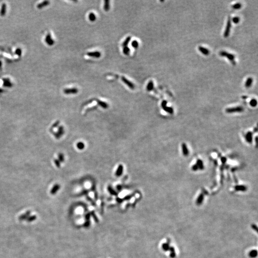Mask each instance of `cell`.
<instances>
[{"label":"cell","instance_id":"1","mask_svg":"<svg viewBox=\"0 0 258 258\" xmlns=\"http://www.w3.org/2000/svg\"><path fill=\"white\" fill-rule=\"evenodd\" d=\"M219 55L221 57H226L234 66L236 65V63L235 60V56L234 54L224 51H222L219 52Z\"/></svg>","mask_w":258,"mask_h":258},{"label":"cell","instance_id":"2","mask_svg":"<svg viewBox=\"0 0 258 258\" xmlns=\"http://www.w3.org/2000/svg\"><path fill=\"white\" fill-rule=\"evenodd\" d=\"M231 27V19L230 17H229L227 21L225 31L224 33V36L225 38L228 37L229 36Z\"/></svg>","mask_w":258,"mask_h":258},{"label":"cell","instance_id":"3","mask_svg":"<svg viewBox=\"0 0 258 258\" xmlns=\"http://www.w3.org/2000/svg\"><path fill=\"white\" fill-rule=\"evenodd\" d=\"M243 108L241 106H238L235 108H228L226 109V112L228 113H234V112H243Z\"/></svg>","mask_w":258,"mask_h":258},{"label":"cell","instance_id":"4","mask_svg":"<svg viewBox=\"0 0 258 258\" xmlns=\"http://www.w3.org/2000/svg\"><path fill=\"white\" fill-rule=\"evenodd\" d=\"M167 101L163 100L161 104L162 107L165 112H167L169 113H172L173 112V109L172 108L167 107Z\"/></svg>","mask_w":258,"mask_h":258},{"label":"cell","instance_id":"5","mask_svg":"<svg viewBox=\"0 0 258 258\" xmlns=\"http://www.w3.org/2000/svg\"><path fill=\"white\" fill-rule=\"evenodd\" d=\"M121 80L124 82L127 86H128L131 89H134L135 88V86L131 82V81H129L128 79H127L126 78L124 77H121Z\"/></svg>","mask_w":258,"mask_h":258},{"label":"cell","instance_id":"6","mask_svg":"<svg viewBox=\"0 0 258 258\" xmlns=\"http://www.w3.org/2000/svg\"><path fill=\"white\" fill-rule=\"evenodd\" d=\"M64 93L66 94H76L78 93V89L76 88H66L64 89Z\"/></svg>","mask_w":258,"mask_h":258},{"label":"cell","instance_id":"7","mask_svg":"<svg viewBox=\"0 0 258 258\" xmlns=\"http://www.w3.org/2000/svg\"><path fill=\"white\" fill-rule=\"evenodd\" d=\"M45 41L46 43L50 46H53L54 44V40L52 39L51 34L50 33H48L46 37L45 38Z\"/></svg>","mask_w":258,"mask_h":258},{"label":"cell","instance_id":"8","mask_svg":"<svg viewBox=\"0 0 258 258\" xmlns=\"http://www.w3.org/2000/svg\"><path fill=\"white\" fill-rule=\"evenodd\" d=\"M87 55L90 57H93L95 58H100L101 56V53L99 51L95 52H90L87 53Z\"/></svg>","mask_w":258,"mask_h":258},{"label":"cell","instance_id":"9","mask_svg":"<svg viewBox=\"0 0 258 258\" xmlns=\"http://www.w3.org/2000/svg\"><path fill=\"white\" fill-rule=\"evenodd\" d=\"M198 50L200 52H201L204 55H205V56H208L210 53V51L208 49L202 47L201 46H199L198 47Z\"/></svg>","mask_w":258,"mask_h":258},{"label":"cell","instance_id":"10","mask_svg":"<svg viewBox=\"0 0 258 258\" xmlns=\"http://www.w3.org/2000/svg\"><path fill=\"white\" fill-rule=\"evenodd\" d=\"M7 11V5L5 3H3L1 6V10H0V15L2 16H5Z\"/></svg>","mask_w":258,"mask_h":258},{"label":"cell","instance_id":"11","mask_svg":"<svg viewBox=\"0 0 258 258\" xmlns=\"http://www.w3.org/2000/svg\"><path fill=\"white\" fill-rule=\"evenodd\" d=\"M123 166L121 164H120L119 165V166L118 167L117 169L116 170V174H115L116 176L118 177L121 176L123 173Z\"/></svg>","mask_w":258,"mask_h":258},{"label":"cell","instance_id":"12","mask_svg":"<svg viewBox=\"0 0 258 258\" xmlns=\"http://www.w3.org/2000/svg\"><path fill=\"white\" fill-rule=\"evenodd\" d=\"M49 4H50V2L49 1H44L37 5V8L39 9H41L43 8L44 7L49 5Z\"/></svg>","mask_w":258,"mask_h":258},{"label":"cell","instance_id":"13","mask_svg":"<svg viewBox=\"0 0 258 258\" xmlns=\"http://www.w3.org/2000/svg\"><path fill=\"white\" fill-rule=\"evenodd\" d=\"M154 88V84L152 80H150L146 86V89L147 91H151Z\"/></svg>","mask_w":258,"mask_h":258},{"label":"cell","instance_id":"14","mask_svg":"<svg viewBox=\"0 0 258 258\" xmlns=\"http://www.w3.org/2000/svg\"><path fill=\"white\" fill-rule=\"evenodd\" d=\"M97 101L98 104H99V105H100V107H101L103 108H107L108 107V104L107 103H106L104 101H102L99 100H97Z\"/></svg>","mask_w":258,"mask_h":258},{"label":"cell","instance_id":"15","mask_svg":"<svg viewBox=\"0 0 258 258\" xmlns=\"http://www.w3.org/2000/svg\"><path fill=\"white\" fill-rule=\"evenodd\" d=\"M252 82H253V79L252 78H249L246 82H245V86L247 88H249L250 87L252 84Z\"/></svg>","mask_w":258,"mask_h":258},{"label":"cell","instance_id":"16","mask_svg":"<svg viewBox=\"0 0 258 258\" xmlns=\"http://www.w3.org/2000/svg\"><path fill=\"white\" fill-rule=\"evenodd\" d=\"M63 133H64V128L63 127L61 126L59 128L58 132L56 134H55V136H56L57 138H59V137H61Z\"/></svg>","mask_w":258,"mask_h":258},{"label":"cell","instance_id":"17","mask_svg":"<svg viewBox=\"0 0 258 258\" xmlns=\"http://www.w3.org/2000/svg\"><path fill=\"white\" fill-rule=\"evenodd\" d=\"M88 19L91 22H94L96 20V16L93 12H90L88 15Z\"/></svg>","mask_w":258,"mask_h":258},{"label":"cell","instance_id":"18","mask_svg":"<svg viewBox=\"0 0 258 258\" xmlns=\"http://www.w3.org/2000/svg\"><path fill=\"white\" fill-rule=\"evenodd\" d=\"M110 9V4H109V1L108 0H106V1H104V10L107 12L109 11Z\"/></svg>","mask_w":258,"mask_h":258},{"label":"cell","instance_id":"19","mask_svg":"<svg viewBox=\"0 0 258 258\" xmlns=\"http://www.w3.org/2000/svg\"><path fill=\"white\" fill-rule=\"evenodd\" d=\"M59 188H60V186H59L58 185V184H57V185H54V187H53L51 191V193L52 194H55Z\"/></svg>","mask_w":258,"mask_h":258},{"label":"cell","instance_id":"20","mask_svg":"<svg viewBox=\"0 0 258 258\" xmlns=\"http://www.w3.org/2000/svg\"><path fill=\"white\" fill-rule=\"evenodd\" d=\"M131 40V37L130 36H128L126 38V39L125 40V41L123 42L122 46L124 47H125V46H127V45L129 44V42H130Z\"/></svg>","mask_w":258,"mask_h":258},{"label":"cell","instance_id":"21","mask_svg":"<svg viewBox=\"0 0 258 258\" xmlns=\"http://www.w3.org/2000/svg\"><path fill=\"white\" fill-rule=\"evenodd\" d=\"M183 147V154L185 155H187L188 154V150L187 149V147L186 146V144H183L182 146Z\"/></svg>","mask_w":258,"mask_h":258},{"label":"cell","instance_id":"22","mask_svg":"<svg viewBox=\"0 0 258 258\" xmlns=\"http://www.w3.org/2000/svg\"><path fill=\"white\" fill-rule=\"evenodd\" d=\"M130 49L129 47H128V46H125V47H123V53L125 55H127V56H128V55L129 54H130Z\"/></svg>","mask_w":258,"mask_h":258},{"label":"cell","instance_id":"23","mask_svg":"<svg viewBox=\"0 0 258 258\" xmlns=\"http://www.w3.org/2000/svg\"><path fill=\"white\" fill-rule=\"evenodd\" d=\"M77 147L79 150H81L85 148V144L82 142H79L77 144Z\"/></svg>","mask_w":258,"mask_h":258},{"label":"cell","instance_id":"24","mask_svg":"<svg viewBox=\"0 0 258 258\" xmlns=\"http://www.w3.org/2000/svg\"><path fill=\"white\" fill-rule=\"evenodd\" d=\"M242 6V5L241 4V3H236L235 4H234V5H232V8L234 9H235V10H237V9H241V7Z\"/></svg>","mask_w":258,"mask_h":258},{"label":"cell","instance_id":"25","mask_svg":"<svg viewBox=\"0 0 258 258\" xmlns=\"http://www.w3.org/2000/svg\"><path fill=\"white\" fill-rule=\"evenodd\" d=\"M196 166H197V167L199 168V169H203V168H204L203 163L201 160H198Z\"/></svg>","mask_w":258,"mask_h":258},{"label":"cell","instance_id":"26","mask_svg":"<svg viewBox=\"0 0 258 258\" xmlns=\"http://www.w3.org/2000/svg\"><path fill=\"white\" fill-rule=\"evenodd\" d=\"M15 53L16 55H17L18 57H21L22 56V51L20 48H18L16 49L15 51Z\"/></svg>","mask_w":258,"mask_h":258},{"label":"cell","instance_id":"27","mask_svg":"<svg viewBox=\"0 0 258 258\" xmlns=\"http://www.w3.org/2000/svg\"><path fill=\"white\" fill-rule=\"evenodd\" d=\"M132 46L134 48H137L139 46V43L137 40H133L131 44Z\"/></svg>","mask_w":258,"mask_h":258},{"label":"cell","instance_id":"28","mask_svg":"<svg viewBox=\"0 0 258 258\" xmlns=\"http://www.w3.org/2000/svg\"><path fill=\"white\" fill-rule=\"evenodd\" d=\"M250 104L252 107H255L257 104V101L255 99H252L250 102Z\"/></svg>","mask_w":258,"mask_h":258},{"label":"cell","instance_id":"29","mask_svg":"<svg viewBox=\"0 0 258 258\" xmlns=\"http://www.w3.org/2000/svg\"><path fill=\"white\" fill-rule=\"evenodd\" d=\"M246 139L248 142H251L252 141V133H249L246 136Z\"/></svg>","mask_w":258,"mask_h":258},{"label":"cell","instance_id":"30","mask_svg":"<svg viewBox=\"0 0 258 258\" xmlns=\"http://www.w3.org/2000/svg\"><path fill=\"white\" fill-rule=\"evenodd\" d=\"M12 86H13V85H12V84L11 82V81H10V82H4V84H3V86H4V87H12Z\"/></svg>","mask_w":258,"mask_h":258},{"label":"cell","instance_id":"31","mask_svg":"<svg viewBox=\"0 0 258 258\" xmlns=\"http://www.w3.org/2000/svg\"><path fill=\"white\" fill-rule=\"evenodd\" d=\"M239 21H240V18L238 17H234L232 18V21L234 24H237Z\"/></svg>","mask_w":258,"mask_h":258},{"label":"cell","instance_id":"32","mask_svg":"<svg viewBox=\"0 0 258 258\" xmlns=\"http://www.w3.org/2000/svg\"><path fill=\"white\" fill-rule=\"evenodd\" d=\"M59 161L61 162H63L64 161V156L62 154H58Z\"/></svg>","mask_w":258,"mask_h":258},{"label":"cell","instance_id":"33","mask_svg":"<svg viewBox=\"0 0 258 258\" xmlns=\"http://www.w3.org/2000/svg\"><path fill=\"white\" fill-rule=\"evenodd\" d=\"M54 162L58 167H59L60 166V162L58 160H54Z\"/></svg>","mask_w":258,"mask_h":258},{"label":"cell","instance_id":"34","mask_svg":"<svg viewBox=\"0 0 258 258\" xmlns=\"http://www.w3.org/2000/svg\"><path fill=\"white\" fill-rule=\"evenodd\" d=\"M58 124H59V122H58V121L56 122V123H55L53 125V127H57Z\"/></svg>","mask_w":258,"mask_h":258},{"label":"cell","instance_id":"35","mask_svg":"<svg viewBox=\"0 0 258 258\" xmlns=\"http://www.w3.org/2000/svg\"><path fill=\"white\" fill-rule=\"evenodd\" d=\"M248 97L247 96H243L242 97V98L243 99H247Z\"/></svg>","mask_w":258,"mask_h":258},{"label":"cell","instance_id":"36","mask_svg":"<svg viewBox=\"0 0 258 258\" xmlns=\"http://www.w3.org/2000/svg\"><path fill=\"white\" fill-rule=\"evenodd\" d=\"M4 91V89H3L2 88H0V93L3 92Z\"/></svg>","mask_w":258,"mask_h":258},{"label":"cell","instance_id":"37","mask_svg":"<svg viewBox=\"0 0 258 258\" xmlns=\"http://www.w3.org/2000/svg\"><path fill=\"white\" fill-rule=\"evenodd\" d=\"M2 62L0 61V67H2Z\"/></svg>","mask_w":258,"mask_h":258}]
</instances>
